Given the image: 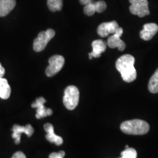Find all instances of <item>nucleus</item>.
Returning <instances> with one entry per match:
<instances>
[{
	"instance_id": "nucleus-13",
	"label": "nucleus",
	"mask_w": 158,
	"mask_h": 158,
	"mask_svg": "<svg viewBox=\"0 0 158 158\" xmlns=\"http://www.w3.org/2000/svg\"><path fill=\"white\" fill-rule=\"evenodd\" d=\"M44 130L47 133L45 136L46 139L51 143H54L56 146H60L63 143V138L60 136L56 135L54 133V126L50 123H46L44 125Z\"/></svg>"
},
{
	"instance_id": "nucleus-8",
	"label": "nucleus",
	"mask_w": 158,
	"mask_h": 158,
	"mask_svg": "<svg viewBox=\"0 0 158 158\" xmlns=\"http://www.w3.org/2000/svg\"><path fill=\"white\" fill-rule=\"evenodd\" d=\"M123 34V29L118 27L114 34L108 37L107 45L110 48H117L120 51H123L125 49L126 45L123 40H121V36Z\"/></svg>"
},
{
	"instance_id": "nucleus-6",
	"label": "nucleus",
	"mask_w": 158,
	"mask_h": 158,
	"mask_svg": "<svg viewBox=\"0 0 158 158\" xmlns=\"http://www.w3.org/2000/svg\"><path fill=\"white\" fill-rule=\"evenodd\" d=\"M49 65L45 70V74L48 77H52L62 70L64 64V58L61 55H54L48 60Z\"/></svg>"
},
{
	"instance_id": "nucleus-2",
	"label": "nucleus",
	"mask_w": 158,
	"mask_h": 158,
	"mask_svg": "<svg viewBox=\"0 0 158 158\" xmlns=\"http://www.w3.org/2000/svg\"><path fill=\"white\" fill-rule=\"evenodd\" d=\"M149 124L141 119L128 120L120 125V129L124 133L134 135H145L149 132Z\"/></svg>"
},
{
	"instance_id": "nucleus-4",
	"label": "nucleus",
	"mask_w": 158,
	"mask_h": 158,
	"mask_svg": "<svg viewBox=\"0 0 158 158\" xmlns=\"http://www.w3.org/2000/svg\"><path fill=\"white\" fill-rule=\"evenodd\" d=\"M55 35V31L52 29H48L46 31H43L38 34V36L33 43V49L36 52H40L44 50L51 40Z\"/></svg>"
},
{
	"instance_id": "nucleus-7",
	"label": "nucleus",
	"mask_w": 158,
	"mask_h": 158,
	"mask_svg": "<svg viewBox=\"0 0 158 158\" xmlns=\"http://www.w3.org/2000/svg\"><path fill=\"white\" fill-rule=\"evenodd\" d=\"M106 8H107V5H106V2L102 1V0H100L98 2L90 0L86 5H84V12L88 16H92L96 12L98 13H102L106 10Z\"/></svg>"
},
{
	"instance_id": "nucleus-21",
	"label": "nucleus",
	"mask_w": 158,
	"mask_h": 158,
	"mask_svg": "<svg viewBox=\"0 0 158 158\" xmlns=\"http://www.w3.org/2000/svg\"><path fill=\"white\" fill-rule=\"evenodd\" d=\"M12 158H27V157H26L24 154L21 152H15L14 155H13Z\"/></svg>"
},
{
	"instance_id": "nucleus-5",
	"label": "nucleus",
	"mask_w": 158,
	"mask_h": 158,
	"mask_svg": "<svg viewBox=\"0 0 158 158\" xmlns=\"http://www.w3.org/2000/svg\"><path fill=\"white\" fill-rule=\"evenodd\" d=\"M129 2L130 11L132 14L141 18L149 15L148 0H129Z\"/></svg>"
},
{
	"instance_id": "nucleus-23",
	"label": "nucleus",
	"mask_w": 158,
	"mask_h": 158,
	"mask_svg": "<svg viewBox=\"0 0 158 158\" xmlns=\"http://www.w3.org/2000/svg\"><path fill=\"white\" fill-rule=\"evenodd\" d=\"M90 0H80V3L83 5H86Z\"/></svg>"
},
{
	"instance_id": "nucleus-18",
	"label": "nucleus",
	"mask_w": 158,
	"mask_h": 158,
	"mask_svg": "<svg viewBox=\"0 0 158 158\" xmlns=\"http://www.w3.org/2000/svg\"><path fill=\"white\" fill-rule=\"evenodd\" d=\"M47 5L51 12L60 11L63 7V0H48Z\"/></svg>"
},
{
	"instance_id": "nucleus-11",
	"label": "nucleus",
	"mask_w": 158,
	"mask_h": 158,
	"mask_svg": "<svg viewBox=\"0 0 158 158\" xmlns=\"http://www.w3.org/2000/svg\"><path fill=\"white\" fill-rule=\"evenodd\" d=\"M118 27V23L116 21L102 23L98 27V34L102 37H106L109 35L114 34Z\"/></svg>"
},
{
	"instance_id": "nucleus-10",
	"label": "nucleus",
	"mask_w": 158,
	"mask_h": 158,
	"mask_svg": "<svg viewBox=\"0 0 158 158\" xmlns=\"http://www.w3.org/2000/svg\"><path fill=\"white\" fill-rule=\"evenodd\" d=\"M46 102V100L44 98H38L36 99L35 102L31 104V107L37 108V118H42L45 116L52 115L53 110L51 108H45L44 104Z\"/></svg>"
},
{
	"instance_id": "nucleus-1",
	"label": "nucleus",
	"mask_w": 158,
	"mask_h": 158,
	"mask_svg": "<svg viewBox=\"0 0 158 158\" xmlns=\"http://www.w3.org/2000/svg\"><path fill=\"white\" fill-rule=\"evenodd\" d=\"M135 62L134 56L130 54L123 55L116 60V70L120 73L122 79L125 82H133L137 77V73L134 66Z\"/></svg>"
},
{
	"instance_id": "nucleus-17",
	"label": "nucleus",
	"mask_w": 158,
	"mask_h": 158,
	"mask_svg": "<svg viewBox=\"0 0 158 158\" xmlns=\"http://www.w3.org/2000/svg\"><path fill=\"white\" fill-rule=\"evenodd\" d=\"M148 89L151 93H158V69H157L155 73L150 78L148 84Z\"/></svg>"
},
{
	"instance_id": "nucleus-15",
	"label": "nucleus",
	"mask_w": 158,
	"mask_h": 158,
	"mask_svg": "<svg viewBox=\"0 0 158 158\" xmlns=\"http://www.w3.org/2000/svg\"><path fill=\"white\" fill-rule=\"evenodd\" d=\"M16 5L15 0H0V17L7 15Z\"/></svg>"
},
{
	"instance_id": "nucleus-12",
	"label": "nucleus",
	"mask_w": 158,
	"mask_h": 158,
	"mask_svg": "<svg viewBox=\"0 0 158 158\" xmlns=\"http://www.w3.org/2000/svg\"><path fill=\"white\" fill-rule=\"evenodd\" d=\"M158 31V25L155 23H146L143 28L140 31V37L143 40H150Z\"/></svg>"
},
{
	"instance_id": "nucleus-14",
	"label": "nucleus",
	"mask_w": 158,
	"mask_h": 158,
	"mask_svg": "<svg viewBox=\"0 0 158 158\" xmlns=\"http://www.w3.org/2000/svg\"><path fill=\"white\" fill-rule=\"evenodd\" d=\"M92 51L89 54V59L92 58H98L101 56L102 53H103L106 50V43L102 41V40H96L92 42Z\"/></svg>"
},
{
	"instance_id": "nucleus-9",
	"label": "nucleus",
	"mask_w": 158,
	"mask_h": 158,
	"mask_svg": "<svg viewBox=\"0 0 158 158\" xmlns=\"http://www.w3.org/2000/svg\"><path fill=\"white\" fill-rule=\"evenodd\" d=\"M13 135L12 137L15 139V144H19L21 141V135L22 133H25L26 135L30 137L34 133L35 130L31 124H27L26 126H20L19 124L13 125Z\"/></svg>"
},
{
	"instance_id": "nucleus-20",
	"label": "nucleus",
	"mask_w": 158,
	"mask_h": 158,
	"mask_svg": "<svg viewBox=\"0 0 158 158\" xmlns=\"http://www.w3.org/2000/svg\"><path fill=\"white\" fill-rule=\"evenodd\" d=\"M65 152L64 151H60L59 152L51 153L48 158H64Z\"/></svg>"
},
{
	"instance_id": "nucleus-3",
	"label": "nucleus",
	"mask_w": 158,
	"mask_h": 158,
	"mask_svg": "<svg viewBox=\"0 0 158 158\" xmlns=\"http://www.w3.org/2000/svg\"><path fill=\"white\" fill-rule=\"evenodd\" d=\"M78 89L75 86H69L65 89L64 97H63V103L68 110H73L77 107L79 102Z\"/></svg>"
},
{
	"instance_id": "nucleus-19",
	"label": "nucleus",
	"mask_w": 158,
	"mask_h": 158,
	"mask_svg": "<svg viewBox=\"0 0 158 158\" xmlns=\"http://www.w3.org/2000/svg\"><path fill=\"white\" fill-rule=\"evenodd\" d=\"M121 158H137V152L133 148H127L121 153Z\"/></svg>"
},
{
	"instance_id": "nucleus-16",
	"label": "nucleus",
	"mask_w": 158,
	"mask_h": 158,
	"mask_svg": "<svg viewBox=\"0 0 158 158\" xmlns=\"http://www.w3.org/2000/svg\"><path fill=\"white\" fill-rule=\"evenodd\" d=\"M11 93L10 86L6 79L0 78V98L7 100L10 98Z\"/></svg>"
},
{
	"instance_id": "nucleus-22",
	"label": "nucleus",
	"mask_w": 158,
	"mask_h": 158,
	"mask_svg": "<svg viewBox=\"0 0 158 158\" xmlns=\"http://www.w3.org/2000/svg\"><path fill=\"white\" fill-rule=\"evenodd\" d=\"M5 73V68L2 66L1 63H0V78H2L4 76V75Z\"/></svg>"
}]
</instances>
